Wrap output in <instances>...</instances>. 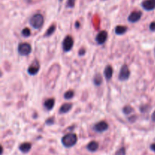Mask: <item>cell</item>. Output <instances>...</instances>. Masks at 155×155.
<instances>
[{"label":"cell","mask_w":155,"mask_h":155,"mask_svg":"<svg viewBox=\"0 0 155 155\" xmlns=\"http://www.w3.org/2000/svg\"><path fill=\"white\" fill-rule=\"evenodd\" d=\"M149 29L151 31H152V32L155 31V21H153V22H151V24H150Z\"/></svg>","instance_id":"cell-26"},{"label":"cell","mask_w":155,"mask_h":155,"mask_svg":"<svg viewBox=\"0 0 155 155\" xmlns=\"http://www.w3.org/2000/svg\"><path fill=\"white\" fill-rule=\"evenodd\" d=\"M44 24V17L42 15L38 13L33 15L30 19V24L34 29L39 30L43 26Z\"/></svg>","instance_id":"cell-2"},{"label":"cell","mask_w":155,"mask_h":155,"mask_svg":"<svg viewBox=\"0 0 155 155\" xmlns=\"http://www.w3.org/2000/svg\"><path fill=\"white\" fill-rule=\"evenodd\" d=\"M103 82V78L102 76L100 74H96L93 77V83L95 86H100L101 84H102Z\"/></svg>","instance_id":"cell-17"},{"label":"cell","mask_w":155,"mask_h":155,"mask_svg":"<svg viewBox=\"0 0 155 155\" xmlns=\"http://www.w3.org/2000/svg\"><path fill=\"white\" fill-rule=\"evenodd\" d=\"M127 27L126 26H123V25H118L115 27L114 32L117 35H124L127 33Z\"/></svg>","instance_id":"cell-16"},{"label":"cell","mask_w":155,"mask_h":155,"mask_svg":"<svg viewBox=\"0 0 155 155\" xmlns=\"http://www.w3.org/2000/svg\"><path fill=\"white\" fill-rule=\"evenodd\" d=\"M113 73H114L113 68H112L110 65H107L106 68H104V77H105L106 80L109 81V80H111L112 77H113Z\"/></svg>","instance_id":"cell-12"},{"label":"cell","mask_w":155,"mask_h":155,"mask_svg":"<svg viewBox=\"0 0 155 155\" xmlns=\"http://www.w3.org/2000/svg\"><path fill=\"white\" fill-rule=\"evenodd\" d=\"M123 113L125 115L131 114L133 112H134V108L131 105H126L123 107Z\"/></svg>","instance_id":"cell-19"},{"label":"cell","mask_w":155,"mask_h":155,"mask_svg":"<svg viewBox=\"0 0 155 155\" xmlns=\"http://www.w3.org/2000/svg\"><path fill=\"white\" fill-rule=\"evenodd\" d=\"M109 128V125L106 121L102 120L100 121V122L97 123L95 124V126L93 127V130H95L96 133H104V132L107 131Z\"/></svg>","instance_id":"cell-7"},{"label":"cell","mask_w":155,"mask_h":155,"mask_svg":"<svg viewBox=\"0 0 155 155\" xmlns=\"http://www.w3.org/2000/svg\"><path fill=\"white\" fill-rule=\"evenodd\" d=\"M151 120H152L154 122H155V110L153 112L152 114H151Z\"/></svg>","instance_id":"cell-28"},{"label":"cell","mask_w":155,"mask_h":155,"mask_svg":"<svg viewBox=\"0 0 155 155\" xmlns=\"http://www.w3.org/2000/svg\"><path fill=\"white\" fill-rule=\"evenodd\" d=\"M86 148H87L88 151H91V152H95L98 149V143L95 141H92L88 144Z\"/></svg>","instance_id":"cell-15"},{"label":"cell","mask_w":155,"mask_h":155,"mask_svg":"<svg viewBox=\"0 0 155 155\" xmlns=\"http://www.w3.org/2000/svg\"><path fill=\"white\" fill-rule=\"evenodd\" d=\"M80 22H79V21H77V22L75 23V27L77 29H79V28H80Z\"/></svg>","instance_id":"cell-27"},{"label":"cell","mask_w":155,"mask_h":155,"mask_svg":"<svg viewBox=\"0 0 155 155\" xmlns=\"http://www.w3.org/2000/svg\"><path fill=\"white\" fill-rule=\"evenodd\" d=\"M54 124V118L53 117H50L48 118V119L45 120V124L48 126H51Z\"/></svg>","instance_id":"cell-24"},{"label":"cell","mask_w":155,"mask_h":155,"mask_svg":"<svg viewBox=\"0 0 155 155\" xmlns=\"http://www.w3.org/2000/svg\"><path fill=\"white\" fill-rule=\"evenodd\" d=\"M114 155H126L125 148H124V147H123V148H120V149L118 150L116 153H115Z\"/></svg>","instance_id":"cell-23"},{"label":"cell","mask_w":155,"mask_h":155,"mask_svg":"<svg viewBox=\"0 0 155 155\" xmlns=\"http://www.w3.org/2000/svg\"><path fill=\"white\" fill-rule=\"evenodd\" d=\"M73 107V104L72 103H69V102H67L64 103V104H62L61 106L60 107L58 110V113L60 114H64L68 113L71 110Z\"/></svg>","instance_id":"cell-11"},{"label":"cell","mask_w":155,"mask_h":155,"mask_svg":"<svg viewBox=\"0 0 155 155\" xmlns=\"http://www.w3.org/2000/svg\"><path fill=\"white\" fill-rule=\"evenodd\" d=\"M150 148H151V149L153 151H154V152H155V143L154 144H152V145H151V146H150Z\"/></svg>","instance_id":"cell-29"},{"label":"cell","mask_w":155,"mask_h":155,"mask_svg":"<svg viewBox=\"0 0 155 155\" xmlns=\"http://www.w3.org/2000/svg\"><path fill=\"white\" fill-rule=\"evenodd\" d=\"M59 1H60V2H62V1H63V0H59Z\"/></svg>","instance_id":"cell-30"},{"label":"cell","mask_w":155,"mask_h":155,"mask_svg":"<svg viewBox=\"0 0 155 155\" xmlns=\"http://www.w3.org/2000/svg\"><path fill=\"white\" fill-rule=\"evenodd\" d=\"M141 5H142V7L148 12L155 9V0H144Z\"/></svg>","instance_id":"cell-10"},{"label":"cell","mask_w":155,"mask_h":155,"mask_svg":"<svg viewBox=\"0 0 155 155\" xmlns=\"http://www.w3.org/2000/svg\"><path fill=\"white\" fill-rule=\"evenodd\" d=\"M77 142V136L75 133H68L63 136L61 143L66 148H71L74 146Z\"/></svg>","instance_id":"cell-1"},{"label":"cell","mask_w":155,"mask_h":155,"mask_svg":"<svg viewBox=\"0 0 155 155\" xmlns=\"http://www.w3.org/2000/svg\"><path fill=\"white\" fill-rule=\"evenodd\" d=\"M55 30H56V24H52L49 27H48V30H46L45 35H44V37H49V36H51V35L55 32Z\"/></svg>","instance_id":"cell-18"},{"label":"cell","mask_w":155,"mask_h":155,"mask_svg":"<svg viewBox=\"0 0 155 155\" xmlns=\"http://www.w3.org/2000/svg\"><path fill=\"white\" fill-rule=\"evenodd\" d=\"M21 35H22L24 37H29V36H30V35H31V30L29 28H27V27H25V28L23 29L22 31H21Z\"/></svg>","instance_id":"cell-21"},{"label":"cell","mask_w":155,"mask_h":155,"mask_svg":"<svg viewBox=\"0 0 155 155\" xmlns=\"http://www.w3.org/2000/svg\"><path fill=\"white\" fill-rule=\"evenodd\" d=\"M103 1H105V0H103Z\"/></svg>","instance_id":"cell-32"},{"label":"cell","mask_w":155,"mask_h":155,"mask_svg":"<svg viewBox=\"0 0 155 155\" xmlns=\"http://www.w3.org/2000/svg\"><path fill=\"white\" fill-rule=\"evenodd\" d=\"M85 54H86V49H85V48H81L78 51V54L80 56L85 55Z\"/></svg>","instance_id":"cell-25"},{"label":"cell","mask_w":155,"mask_h":155,"mask_svg":"<svg viewBox=\"0 0 155 155\" xmlns=\"http://www.w3.org/2000/svg\"><path fill=\"white\" fill-rule=\"evenodd\" d=\"M54 104H55V100L52 98H48L44 101V107L47 110H52L54 107Z\"/></svg>","instance_id":"cell-13"},{"label":"cell","mask_w":155,"mask_h":155,"mask_svg":"<svg viewBox=\"0 0 155 155\" xmlns=\"http://www.w3.org/2000/svg\"><path fill=\"white\" fill-rule=\"evenodd\" d=\"M74 91L72 89L67 91L64 94V98L66 100H71V98H74Z\"/></svg>","instance_id":"cell-20"},{"label":"cell","mask_w":155,"mask_h":155,"mask_svg":"<svg viewBox=\"0 0 155 155\" xmlns=\"http://www.w3.org/2000/svg\"><path fill=\"white\" fill-rule=\"evenodd\" d=\"M31 144L30 142H24L19 146V150L22 153H28L31 149Z\"/></svg>","instance_id":"cell-14"},{"label":"cell","mask_w":155,"mask_h":155,"mask_svg":"<svg viewBox=\"0 0 155 155\" xmlns=\"http://www.w3.org/2000/svg\"><path fill=\"white\" fill-rule=\"evenodd\" d=\"M74 44V39L72 38V36H65V38L63 40V42H62V48H63V51H64V52H68V51H70L73 48Z\"/></svg>","instance_id":"cell-4"},{"label":"cell","mask_w":155,"mask_h":155,"mask_svg":"<svg viewBox=\"0 0 155 155\" xmlns=\"http://www.w3.org/2000/svg\"><path fill=\"white\" fill-rule=\"evenodd\" d=\"M76 0H68L66 3V7L68 8H73L75 6Z\"/></svg>","instance_id":"cell-22"},{"label":"cell","mask_w":155,"mask_h":155,"mask_svg":"<svg viewBox=\"0 0 155 155\" xmlns=\"http://www.w3.org/2000/svg\"><path fill=\"white\" fill-rule=\"evenodd\" d=\"M107 37H108L107 32L106 30H101L97 34L96 37H95V41L98 45H103L107 41Z\"/></svg>","instance_id":"cell-8"},{"label":"cell","mask_w":155,"mask_h":155,"mask_svg":"<svg viewBox=\"0 0 155 155\" xmlns=\"http://www.w3.org/2000/svg\"><path fill=\"white\" fill-rule=\"evenodd\" d=\"M130 77V71L127 64H124L121 67L119 73V80L120 81H127Z\"/></svg>","instance_id":"cell-5"},{"label":"cell","mask_w":155,"mask_h":155,"mask_svg":"<svg viewBox=\"0 0 155 155\" xmlns=\"http://www.w3.org/2000/svg\"><path fill=\"white\" fill-rule=\"evenodd\" d=\"M32 47L27 42H21L18 46V52L21 56H27L31 53Z\"/></svg>","instance_id":"cell-3"},{"label":"cell","mask_w":155,"mask_h":155,"mask_svg":"<svg viewBox=\"0 0 155 155\" xmlns=\"http://www.w3.org/2000/svg\"><path fill=\"white\" fill-rule=\"evenodd\" d=\"M154 52H155V48H154Z\"/></svg>","instance_id":"cell-31"},{"label":"cell","mask_w":155,"mask_h":155,"mask_svg":"<svg viewBox=\"0 0 155 155\" xmlns=\"http://www.w3.org/2000/svg\"><path fill=\"white\" fill-rule=\"evenodd\" d=\"M39 69H40V64H39V61L35 59V60L30 64L29 68H27V73H28V74H30V76H35L39 73Z\"/></svg>","instance_id":"cell-6"},{"label":"cell","mask_w":155,"mask_h":155,"mask_svg":"<svg viewBox=\"0 0 155 155\" xmlns=\"http://www.w3.org/2000/svg\"><path fill=\"white\" fill-rule=\"evenodd\" d=\"M142 12L141 11H134L131 12L128 17V21L130 23H136L142 18Z\"/></svg>","instance_id":"cell-9"}]
</instances>
